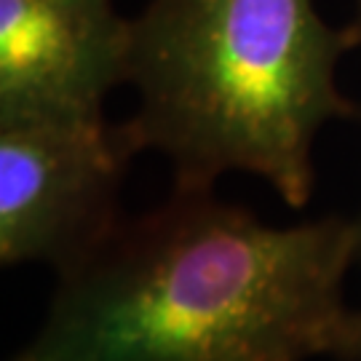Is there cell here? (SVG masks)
I'll return each instance as SVG.
<instances>
[{
    "label": "cell",
    "instance_id": "obj_6",
    "mask_svg": "<svg viewBox=\"0 0 361 361\" xmlns=\"http://www.w3.org/2000/svg\"><path fill=\"white\" fill-rule=\"evenodd\" d=\"M353 35H356V46H361V0H356V16H353Z\"/></svg>",
    "mask_w": 361,
    "mask_h": 361
},
{
    "label": "cell",
    "instance_id": "obj_5",
    "mask_svg": "<svg viewBox=\"0 0 361 361\" xmlns=\"http://www.w3.org/2000/svg\"><path fill=\"white\" fill-rule=\"evenodd\" d=\"M326 353L343 361H361V310H345Z\"/></svg>",
    "mask_w": 361,
    "mask_h": 361
},
{
    "label": "cell",
    "instance_id": "obj_7",
    "mask_svg": "<svg viewBox=\"0 0 361 361\" xmlns=\"http://www.w3.org/2000/svg\"><path fill=\"white\" fill-rule=\"evenodd\" d=\"M353 231H356V262H361V214L353 219Z\"/></svg>",
    "mask_w": 361,
    "mask_h": 361
},
{
    "label": "cell",
    "instance_id": "obj_1",
    "mask_svg": "<svg viewBox=\"0 0 361 361\" xmlns=\"http://www.w3.org/2000/svg\"><path fill=\"white\" fill-rule=\"evenodd\" d=\"M353 262V219L273 228L174 185L59 276L13 361H305L329 350Z\"/></svg>",
    "mask_w": 361,
    "mask_h": 361
},
{
    "label": "cell",
    "instance_id": "obj_3",
    "mask_svg": "<svg viewBox=\"0 0 361 361\" xmlns=\"http://www.w3.org/2000/svg\"><path fill=\"white\" fill-rule=\"evenodd\" d=\"M137 147L102 118L0 121V262L73 271L118 228Z\"/></svg>",
    "mask_w": 361,
    "mask_h": 361
},
{
    "label": "cell",
    "instance_id": "obj_2",
    "mask_svg": "<svg viewBox=\"0 0 361 361\" xmlns=\"http://www.w3.org/2000/svg\"><path fill=\"white\" fill-rule=\"evenodd\" d=\"M350 46L353 27H332L316 0H147L131 19L123 129L137 153L166 155L177 188L246 171L302 209L319 131L356 116L337 86Z\"/></svg>",
    "mask_w": 361,
    "mask_h": 361
},
{
    "label": "cell",
    "instance_id": "obj_4",
    "mask_svg": "<svg viewBox=\"0 0 361 361\" xmlns=\"http://www.w3.org/2000/svg\"><path fill=\"white\" fill-rule=\"evenodd\" d=\"M129 65L113 0H0V121L102 118Z\"/></svg>",
    "mask_w": 361,
    "mask_h": 361
}]
</instances>
